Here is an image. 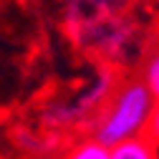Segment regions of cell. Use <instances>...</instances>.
<instances>
[{"instance_id": "4", "label": "cell", "mask_w": 159, "mask_h": 159, "mask_svg": "<svg viewBox=\"0 0 159 159\" xmlns=\"http://www.w3.org/2000/svg\"><path fill=\"white\" fill-rule=\"evenodd\" d=\"M61 159H109V147H104L93 136H89V139L76 142Z\"/></svg>"}, {"instance_id": "5", "label": "cell", "mask_w": 159, "mask_h": 159, "mask_svg": "<svg viewBox=\"0 0 159 159\" xmlns=\"http://www.w3.org/2000/svg\"><path fill=\"white\" fill-rule=\"evenodd\" d=\"M142 134L147 136V142H149V147L154 152V159H159V101L154 104L152 116H149V121H147V126H144Z\"/></svg>"}, {"instance_id": "3", "label": "cell", "mask_w": 159, "mask_h": 159, "mask_svg": "<svg viewBox=\"0 0 159 159\" xmlns=\"http://www.w3.org/2000/svg\"><path fill=\"white\" fill-rule=\"evenodd\" d=\"M109 159H154V152L144 134H136L131 139H124L114 147H109Z\"/></svg>"}, {"instance_id": "1", "label": "cell", "mask_w": 159, "mask_h": 159, "mask_svg": "<svg viewBox=\"0 0 159 159\" xmlns=\"http://www.w3.org/2000/svg\"><path fill=\"white\" fill-rule=\"evenodd\" d=\"M157 98L142 81L139 71H131L121 78H114L109 84V91L98 101L93 111L91 136L104 147H114L124 139H131L142 134Z\"/></svg>"}, {"instance_id": "2", "label": "cell", "mask_w": 159, "mask_h": 159, "mask_svg": "<svg viewBox=\"0 0 159 159\" xmlns=\"http://www.w3.org/2000/svg\"><path fill=\"white\" fill-rule=\"evenodd\" d=\"M142 81L147 84V89L152 91V96L159 101V38L149 41V48L142 58V66L136 68Z\"/></svg>"}]
</instances>
